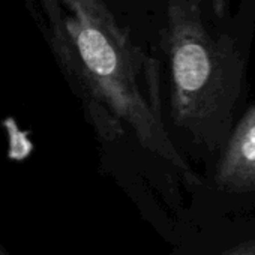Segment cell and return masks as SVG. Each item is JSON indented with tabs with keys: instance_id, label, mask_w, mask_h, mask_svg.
Returning a JSON list of instances; mask_svg holds the SVG:
<instances>
[{
	"instance_id": "6da1fadb",
	"label": "cell",
	"mask_w": 255,
	"mask_h": 255,
	"mask_svg": "<svg viewBox=\"0 0 255 255\" xmlns=\"http://www.w3.org/2000/svg\"><path fill=\"white\" fill-rule=\"evenodd\" d=\"M65 42L53 50L84 117L102 143L131 135L188 182L198 177L167 131L159 63L138 47L105 0H60Z\"/></svg>"
},
{
	"instance_id": "7a4b0ae2",
	"label": "cell",
	"mask_w": 255,
	"mask_h": 255,
	"mask_svg": "<svg viewBox=\"0 0 255 255\" xmlns=\"http://www.w3.org/2000/svg\"><path fill=\"white\" fill-rule=\"evenodd\" d=\"M255 33V0H165L159 30L173 123L207 149L230 135Z\"/></svg>"
},
{
	"instance_id": "3957f363",
	"label": "cell",
	"mask_w": 255,
	"mask_h": 255,
	"mask_svg": "<svg viewBox=\"0 0 255 255\" xmlns=\"http://www.w3.org/2000/svg\"><path fill=\"white\" fill-rule=\"evenodd\" d=\"M215 179L227 191H255V102L227 137Z\"/></svg>"
},
{
	"instance_id": "277c9868",
	"label": "cell",
	"mask_w": 255,
	"mask_h": 255,
	"mask_svg": "<svg viewBox=\"0 0 255 255\" xmlns=\"http://www.w3.org/2000/svg\"><path fill=\"white\" fill-rule=\"evenodd\" d=\"M47 23H48V42L51 50L59 48L65 42V21L60 0H36Z\"/></svg>"
},
{
	"instance_id": "5b68a950",
	"label": "cell",
	"mask_w": 255,
	"mask_h": 255,
	"mask_svg": "<svg viewBox=\"0 0 255 255\" xmlns=\"http://www.w3.org/2000/svg\"><path fill=\"white\" fill-rule=\"evenodd\" d=\"M225 255H255V240L251 243H243V245L231 249Z\"/></svg>"
},
{
	"instance_id": "8992f818",
	"label": "cell",
	"mask_w": 255,
	"mask_h": 255,
	"mask_svg": "<svg viewBox=\"0 0 255 255\" xmlns=\"http://www.w3.org/2000/svg\"><path fill=\"white\" fill-rule=\"evenodd\" d=\"M0 255H8V254L5 252V249H3L2 246H0Z\"/></svg>"
}]
</instances>
